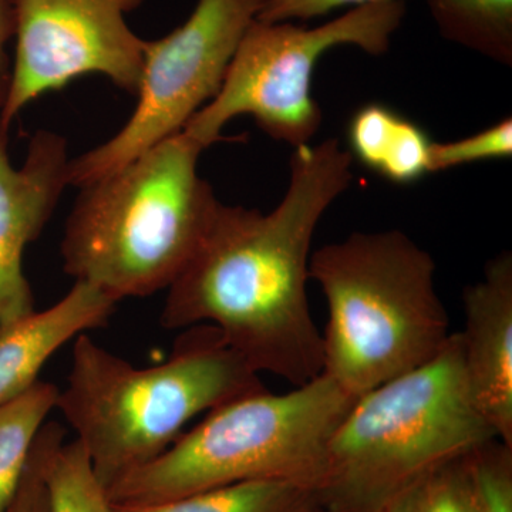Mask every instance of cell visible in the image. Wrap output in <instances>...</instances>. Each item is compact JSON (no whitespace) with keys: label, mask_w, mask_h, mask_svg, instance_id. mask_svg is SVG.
Masks as SVG:
<instances>
[{"label":"cell","mask_w":512,"mask_h":512,"mask_svg":"<svg viewBox=\"0 0 512 512\" xmlns=\"http://www.w3.org/2000/svg\"><path fill=\"white\" fill-rule=\"evenodd\" d=\"M352 180V156L336 138L296 147L275 210L220 205L201 247L168 286L161 325L214 326L256 373L293 386L322 375V332L306 292L311 245L320 218Z\"/></svg>","instance_id":"cell-1"},{"label":"cell","mask_w":512,"mask_h":512,"mask_svg":"<svg viewBox=\"0 0 512 512\" xmlns=\"http://www.w3.org/2000/svg\"><path fill=\"white\" fill-rule=\"evenodd\" d=\"M264 390L261 375L211 325L185 329L168 359L151 367H134L83 333L56 409L109 490L173 446L195 417Z\"/></svg>","instance_id":"cell-2"},{"label":"cell","mask_w":512,"mask_h":512,"mask_svg":"<svg viewBox=\"0 0 512 512\" xmlns=\"http://www.w3.org/2000/svg\"><path fill=\"white\" fill-rule=\"evenodd\" d=\"M202 151L181 131L83 187L64 231V272L117 302L168 289L221 205L198 174Z\"/></svg>","instance_id":"cell-3"},{"label":"cell","mask_w":512,"mask_h":512,"mask_svg":"<svg viewBox=\"0 0 512 512\" xmlns=\"http://www.w3.org/2000/svg\"><path fill=\"white\" fill-rule=\"evenodd\" d=\"M436 264L402 231L356 232L311 255L325 295L323 372L352 396L429 363L450 339Z\"/></svg>","instance_id":"cell-4"},{"label":"cell","mask_w":512,"mask_h":512,"mask_svg":"<svg viewBox=\"0 0 512 512\" xmlns=\"http://www.w3.org/2000/svg\"><path fill=\"white\" fill-rule=\"evenodd\" d=\"M493 439L451 333L429 363L357 397L329 441L319 505L382 512L406 485Z\"/></svg>","instance_id":"cell-5"},{"label":"cell","mask_w":512,"mask_h":512,"mask_svg":"<svg viewBox=\"0 0 512 512\" xmlns=\"http://www.w3.org/2000/svg\"><path fill=\"white\" fill-rule=\"evenodd\" d=\"M356 399L322 373L285 394L266 389L222 404L156 460L111 485V503H164L259 480L305 485L319 497L329 441Z\"/></svg>","instance_id":"cell-6"},{"label":"cell","mask_w":512,"mask_h":512,"mask_svg":"<svg viewBox=\"0 0 512 512\" xmlns=\"http://www.w3.org/2000/svg\"><path fill=\"white\" fill-rule=\"evenodd\" d=\"M403 0L359 6L316 28L292 22L255 20L229 64L217 96L185 124L183 133L208 148L225 126L251 116L275 140L305 146L322 124L312 96L313 72L320 57L340 46L382 56L402 25Z\"/></svg>","instance_id":"cell-7"},{"label":"cell","mask_w":512,"mask_h":512,"mask_svg":"<svg viewBox=\"0 0 512 512\" xmlns=\"http://www.w3.org/2000/svg\"><path fill=\"white\" fill-rule=\"evenodd\" d=\"M266 0H198L184 25L146 40L133 116L116 136L70 160L69 185L83 188L181 133L220 92L229 64Z\"/></svg>","instance_id":"cell-8"},{"label":"cell","mask_w":512,"mask_h":512,"mask_svg":"<svg viewBox=\"0 0 512 512\" xmlns=\"http://www.w3.org/2000/svg\"><path fill=\"white\" fill-rule=\"evenodd\" d=\"M144 0H12L16 52L0 121L84 74H101L137 96L146 40L128 26Z\"/></svg>","instance_id":"cell-9"},{"label":"cell","mask_w":512,"mask_h":512,"mask_svg":"<svg viewBox=\"0 0 512 512\" xmlns=\"http://www.w3.org/2000/svg\"><path fill=\"white\" fill-rule=\"evenodd\" d=\"M8 131L0 121V329L35 311L23 255L39 237L69 185L66 140L39 131L22 167H13Z\"/></svg>","instance_id":"cell-10"},{"label":"cell","mask_w":512,"mask_h":512,"mask_svg":"<svg viewBox=\"0 0 512 512\" xmlns=\"http://www.w3.org/2000/svg\"><path fill=\"white\" fill-rule=\"evenodd\" d=\"M460 332L464 370L478 409L498 439L512 446V254L485 265L484 278L463 293Z\"/></svg>","instance_id":"cell-11"},{"label":"cell","mask_w":512,"mask_h":512,"mask_svg":"<svg viewBox=\"0 0 512 512\" xmlns=\"http://www.w3.org/2000/svg\"><path fill=\"white\" fill-rule=\"evenodd\" d=\"M117 301L96 286L74 282L55 305L0 329V406L25 393L57 350L106 325Z\"/></svg>","instance_id":"cell-12"},{"label":"cell","mask_w":512,"mask_h":512,"mask_svg":"<svg viewBox=\"0 0 512 512\" xmlns=\"http://www.w3.org/2000/svg\"><path fill=\"white\" fill-rule=\"evenodd\" d=\"M348 144L350 156L390 183L413 184L431 173L427 131L384 104H366L353 114Z\"/></svg>","instance_id":"cell-13"},{"label":"cell","mask_w":512,"mask_h":512,"mask_svg":"<svg viewBox=\"0 0 512 512\" xmlns=\"http://www.w3.org/2000/svg\"><path fill=\"white\" fill-rule=\"evenodd\" d=\"M316 507L315 490L276 480L225 485L164 503L114 505L116 512H308Z\"/></svg>","instance_id":"cell-14"},{"label":"cell","mask_w":512,"mask_h":512,"mask_svg":"<svg viewBox=\"0 0 512 512\" xmlns=\"http://www.w3.org/2000/svg\"><path fill=\"white\" fill-rule=\"evenodd\" d=\"M59 390L39 380L0 406V512L8 511L18 494L39 431L56 409Z\"/></svg>","instance_id":"cell-15"},{"label":"cell","mask_w":512,"mask_h":512,"mask_svg":"<svg viewBox=\"0 0 512 512\" xmlns=\"http://www.w3.org/2000/svg\"><path fill=\"white\" fill-rule=\"evenodd\" d=\"M440 35L512 66V0H427Z\"/></svg>","instance_id":"cell-16"},{"label":"cell","mask_w":512,"mask_h":512,"mask_svg":"<svg viewBox=\"0 0 512 512\" xmlns=\"http://www.w3.org/2000/svg\"><path fill=\"white\" fill-rule=\"evenodd\" d=\"M49 512H116L82 444L60 441L45 468Z\"/></svg>","instance_id":"cell-17"},{"label":"cell","mask_w":512,"mask_h":512,"mask_svg":"<svg viewBox=\"0 0 512 512\" xmlns=\"http://www.w3.org/2000/svg\"><path fill=\"white\" fill-rule=\"evenodd\" d=\"M463 458L406 485L382 512H478Z\"/></svg>","instance_id":"cell-18"},{"label":"cell","mask_w":512,"mask_h":512,"mask_svg":"<svg viewBox=\"0 0 512 512\" xmlns=\"http://www.w3.org/2000/svg\"><path fill=\"white\" fill-rule=\"evenodd\" d=\"M463 461L478 512H512V446L493 439Z\"/></svg>","instance_id":"cell-19"},{"label":"cell","mask_w":512,"mask_h":512,"mask_svg":"<svg viewBox=\"0 0 512 512\" xmlns=\"http://www.w3.org/2000/svg\"><path fill=\"white\" fill-rule=\"evenodd\" d=\"M511 156L512 121L508 117L473 136L450 143H433L430 153L431 173L480 161L504 160Z\"/></svg>","instance_id":"cell-20"},{"label":"cell","mask_w":512,"mask_h":512,"mask_svg":"<svg viewBox=\"0 0 512 512\" xmlns=\"http://www.w3.org/2000/svg\"><path fill=\"white\" fill-rule=\"evenodd\" d=\"M64 440V429L57 423H46L30 454L25 476L18 494L6 512H49L45 481V468L50 451Z\"/></svg>","instance_id":"cell-21"},{"label":"cell","mask_w":512,"mask_h":512,"mask_svg":"<svg viewBox=\"0 0 512 512\" xmlns=\"http://www.w3.org/2000/svg\"><path fill=\"white\" fill-rule=\"evenodd\" d=\"M383 2H390V0H266L256 20L265 23L308 20L328 15L333 10L345 8V6L359 8V6Z\"/></svg>","instance_id":"cell-22"},{"label":"cell","mask_w":512,"mask_h":512,"mask_svg":"<svg viewBox=\"0 0 512 512\" xmlns=\"http://www.w3.org/2000/svg\"><path fill=\"white\" fill-rule=\"evenodd\" d=\"M13 36H15V13H13L12 0H0V109L5 103L9 90L12 66H10L6 47Z\"/></svg>","instance_id":"cell-23"},{"label":"cell","mask_w":512,"mask_h":512,"mask_svg":"<svg viewBox=\"0 0 512 512\" xmlns=\"http://www.w3.org/2000/svg\"><path fill=\"white\" fill-rule=\"evenodd\" d=\"M308 512H326L325 510H323L322 507H316V508H313V510L311 511H308Z\"/></svg>","instance_id":"cell-24"}]
</instances>
